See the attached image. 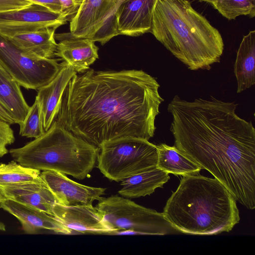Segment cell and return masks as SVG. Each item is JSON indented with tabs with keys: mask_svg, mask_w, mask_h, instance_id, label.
Here are the masks:
<instances>
[{
	"mask_svg": "<svg viewBox=\"0 0 255 255\" xmlns=\"http://www.w3.org/2000/svg\"><path fill=\"white\" fill-rule=\"evenodd\" d=\"M61 14L67 21H71L77 12L83 0H59Z\"/></svg>",
	"mask_w": 255,
	"mask_h": 255,
	"instance_id": "cell-27",
	"label": "cell"
},
{
	"mask_svg": "<svg viewBox=\"0 0 255 255\" xmlns=\"http://www.w3.org/2000/svg\"><path fill=\"white\" fill-rule=\"evenodd\" d=\"M0 64L20 86L32 90H38L50 82L61 67L57 59L31 56L1 35Z\"/></svg>",
	"mask_w": 255,
	"mask_h": 255,
	"instance_id": "cell-8",
	"label": "cell"
},
{
	"mask_svg": "<svg viewBox=\"0 0 255 255\" xmlns=\"http://www.w3.org/2000/svg\"><path fill=\"white\" fill-rule=\"evenodd\" d=\"M237 81V93L251 88L255 84V30L245 35L237 51L234 64Z\"/></svg>",
	"mask_w": 255,
	"mask_h": 255,
	"instance_id": "cell-19",
	"label": "cell"
},
{
	"mask_svg": "<svg viewBox=\"0 0 255 255\" xmlns=\"http://www.w3.org/2000/svg\"><path fill=\"white\" fill-rule=\"evenodd\" d=\"M158 157L156 167L167 173L185 176L198 174L202 168L180 151L174 145H156Z\"/></svg>",
	"mask_w": 255,
	"mask_h": 255,
	"instance_id": "cell-22",
	"label": "cell"
},
{
	"mask_svg": "<svg viewBox=\"0 0 255 255\" xmlns=\"http://www.w3.org/2000/svg\"><path fill=\"white\" fill-rule=\"evenodd\" d=\"M156 145L147 140L127 137L103 143L97 156L98 167L110 180L122 181L156 167Z\"/></svg>",
	"mask_w": 255,
	"mask_h": 255,
	"instance_id": "cell-7",
	"label": "cell"
},
{
	"mask_svg": "<svg viewBox=\"0 0 255 255\" xmlns=\"http://www.w3.org/2000/svg\"><path fill=\"white\" fill-rule=\"evenodd\" d=\"M66 22L61 13L32 3L21 9L0 12V35L9 38L47 28L56 29Z\"/></svg>",
	"mask_w": 255,
	"mask_h": 255,
	"instance_id": "cell-10",
	"label": "cell"
},
{
	"mask_svg": "<svg viewBox=\"0 0 255 255\" xmlns=\"http://www.w3.org/2000/svg\"><path fill=\"white\" fill-rule=\"evenodd\" d=\"M114 9V0H83L70 21V37L89 38L105 44L119 35Z\"/></svg>",
	"mask_w": 255,
	"mask_h": 255,
	"instance_id": "cell-9",
	"label": "cell"
},
{
	"mask_svg": "<svg viewBox=\"0 0 255 255\" xmlns=\"http://www.w3.org/2000/svg\"><path fill=\"white\" fill-rule=\"evenodd\" d=\"M98 49L91 39L70 37L60 40L54 55L82 73L98 58Z\"/></svg>",
	"mask_w": 255,
	"mask_h": 255,
	"instance_id": "cell-17",
	"label": "cell"
},
{
	"mask_svg": "<svg viewBox=\"0 0 255 255\" xmlns=\"http://www.w3.org/2000/svg\"><path fill=\"white\" fill-rule=\"evenodd\" d=\"M95 207L114 234L123 232L159 236L181 234L166 220L163 213L118 195L101 197Z\"/></svg>",
	"mask_w": 255,
	"mask_h": 255,
	"instance_id": "cell-6",
	"label": "cell"
},
{
	"mask_svg": "<svg viewBox=\"0 0 255 255\" xmlns=\"http://www.w3.org/2000/svg\"><path fill=\"white\" fill-rule=\"evenodd\" d=\"M213 6L228 20L241 15L255 16V0H219Z\"/></svg>",
	"mask_w": 255,
	"mask_h": 255,
	"instance_id": "cell-24",
	"label": "cell"
},
{
	"mask_svg": "<svg viewBox=\"0 0 255 255\" xmlns=\"http://www.w3.org/2000/svg\"><path fill=\"white\" fill-rule=\"evenodd\" d=\"M150 32L191 70H210L223 53L219 31L188 0H158Z\"/></svg>",
	"mask_w": 255,
	"mask_h": 255,
	"instance_id": "cell-3",
	"label": "cell"
},
{
	"mask_svg": "<svg viewBox=\"0 0 255 255\" xmlns=\"http://www.w3.org/2000/svg\"><path fill=\"white\" fill-rule=\"evenodd\" d=\"M169 178L168 173L156 167L122 180V188L118 193L123 197L130 198L149 195L156 189L162 188Z\"/></svg>",
	"mask_w": 255,
	"mask_h": 255,
	"instance_id": "cell-20",
	"label": "cell"
},
{
	"mask_svg": "<svg viewBox=\"0 0 255 255\" xmlns=\"http://www.w3.org/2000/svg\"><path fill=\"white\" fill-rule=\"evenodd\" d=\"M0 104L7 110L15 124L20 125L30 107L19 85L6 73L0 70Z\"/></svg>",
	"mask_w": 255,
	"mask_h": 255,
	"instance_id": "cell-21",
	"label": "cell"
},
{
	"mask_svg": "<svg viewBox=\"0 0 255 255\" xmlns=\"http://www.w3.org/2000/svg\"><path fill=\"white\" fill-rule=\"evenodd\" d=\"M158 0H126L115 13L119 35L137 36L150 32L153 11Z\"/></svg>",
	"mask_w": 255,
	"mask_h": 255,
	"instance_id": "cell-13",
	"label": "cell"
},
{
	"mask_svg": "<svg viewBox=\"0 0 255 255\" xmlns=\"http://www.w3.org/2000/svg\"><path fill=\"white\" fill-rule=\"evenodd\" d=\"M0 207L18 219L26 234H33L45 229L58 234H72L71 231L53 215L38 209L7 198L0 203Z\"/></svg>",
	"mask_w": 255,
	"mask_h": 255,
	"instance_id": "cell-16",
	"label": "cell"
},
{
	"mask_svg": "<svg viewBox=\"0 0 255 255\" xmlns=\"http://www.w3.org/2000/svg\"><path fill=\"white\" fill-rule=\"evenodd\" d=\"M0 231H5V225L1 222L0 221Z\"/></svg>",
	"mask_w": 255,
	"mask_h": 255,
	"instance_id": "cell-32",
	"label": "cell"
},
{
	"mask_svg": "<svg viewBox=\"0 0 255 255\" xmlns=\"http://www.w3.org/2000/svg\"><path fill=\"white\" fill-rule=\"evenodd\" d=\"M32 3L25 0H0V12L21 9Z\"/></svg>",
	"mask_w": 255,
	"mask_h": 255,
	"instance_id": "cell-28",
	"label": "cell"
},
{
	"mask_svg": "<svg viewBox=\"0 0 255 255\" xmlns=\"http://www.w3.org/2000/svg\"><path fill=\"white\" fill-rule=\"evenodd\" d=\"M40 176L48 186L58 204L65 205L92 206L105 194L106 189L78 183L68 178L65 174L45 170Z\"/></svg>",
	"mask_w": 255,
	"mask_h": 255,
	"instance_id": "cell-11",
	"label": "cell"
},
{
	"mask_svg": "<svg viewBox=\"0 0 255 255\" xmlns=\"http://www.w3.org/2000/svg\"><path fill=\"white\" fill-rule=\"evenodd\" d=\"M0 121L5 122L9 125L15 124L14 121L7 110L0 104Z\"/></svg>",
	"mask_w": 255,
	"mask_h": 255,
	"instance_id": "cell-30",
	"label": "cell"
},
{
	"mask_svg": "<svg viewBox=\"0 0 255 255\" xmlns=\"http://www.w3.org/2000/svg\"><path fill=\"white\" fill-rule=\"evenodd\" d=\"M19 126V134L28 138H36L45 132L43 128L41 108L36 99Z\"/></svg>",
	"mask_w": 255,
	"mask_h": 255,
	"instance_id": "cell-25",
	"label": "cell"
},
{
	"mask_svg": "<svg viewBox=\"0 0 255 255\" xmlns=\"http://www.w3.org/2000/svg\"><path fill=\"white\" fill-rule=\"evenodd\" d=\"M41 5L57 13H61V6L59 0H25Z\"/></svg>",
	"mask_w": 255,
	"mask_h": 255,
	"instance_id": "cell-29",
	"label": "cell"
},
{
	"mask_svg": "<svg viewBox=\"0 0 255 255\" xmlns=\"http://www.w3.org/2000/svg\"><path fill=\"white\" fill-rule=\"evenodd\" d=\"M125 0H116V1L118 5H120L122 2H123Z\"/></svg>",
	"mask_w": 255,
	"mask_h": 255,
	"instance_id": "cell-34",
	"label": "cell"
},
{
	"mask_svg": "<svg viewBox=\"0 0 255 255\" xmlns=\"http://www.w3.org/2000/svg\"><path fill=\"white\" fill-rule=\"evenodd\" d=\"M159 87L154 77L141 70L89 69L70 80L55 120L99 148L123 138L148 140L164 101Z\"/></svg>",
	"mask_w": 255,
	"mask_h": 255,
	"instance_id": "cell-1",
	"label": "cell"
},
{
	"mask_svg": "<svg viewBox=\"0 0 255 255\" xmlns=\"http://www.w3.org/2000/svg\"><path fill=\"white\" fill-rule=\"evenodd\" d=\"M77 73L71 66L63 61L55 77L38 89L35 99L41 108L43 128L45 131L50 128L56 118L65 89L70 80Z\"/></svg>",
	"mask_w": 255,
	"mask_h": 255,
	"instance_id": "cell-14",
	"label": "cell"
},
{
	"mask_svg": "<svg viewBox=\"0 0 255 255\" xmlns=\"http://www.w3.org/2000/svg\"><path fill=\"white\" fill-rule=\"evenodd\" d=\"M99 148L76 136L54 121L41 136L10 149L14 161L26 167L52 170L78 179L87 177L97 161Z\"/></svg>",
	"mask_w": 255,
	"mask_h": 255,
	"instance_id": "cell-5",
	"label": "cell"
},
{
	"mask_svg": "<svg viewBox=\"0 0 255 255\" xmlns=\"http://www.w3.org/2000/svg\"><path fill=\"white\" fill-rule=\"evenodd\" d=\"M53 216L72 234H114L93 205L65 206L57 203L53 208Z\"/></svg>",
	"mask_w": 255,
	"mask_h": 255,
	"instance_id": "cell-12",
	"label": "cell"
},
{
	"mask_svg": "<svg viewBox=\"0 0 255 255\" xmlns=\"http://www.w3.org/2000/svg\"><path fill=\"white\" fill-rule=\"evenodd\" d=\"M200 1H204L210 3L212 6L214 5L219 0H197Z\"/></svg>",
	"mask_w": 255,
	"mask_h": 255,
	"instance_id": "cell-31",
	"label": "cell"
},
{
	"mask_svg": "<svg viewBox=\"0 0 255 255\" xmlns=\"http://www.w3.org/2000/svg\"><path fill=\"white\" fill-rule=\"evenodd\" d=\"M40 171L26 167L15 161L0 164V186L33 181L38 177Z\"/></svg>",
	"mask_w": 255,
	"mask_h": 255,
	"instance_id": "cell-23",
	"label": "cell"
},
{
	"mask_svg": "<svg viewBox=\"0 0 255 255\" xmlns=\"http://www.w3.org/2000/svg\"><path fill=\"white\" fill-rule=\"evenodd\" d=\"M0 71H3V72H4L6 73V72L4 71V70L2 68V67H1V66L0 65Z\"/></svg>",
	"mask_w": 255,
	"mask_h": 255,
	"instance_id": "cell-35",
	"label": "cell"
},
{
	"mask_svg": "<svg viewBox=\"0 0 255 255\" xmlns=\"http://www.w3.org/2000/svg\"><path fill=\"white\" fill-rule=\"evenodd\" d=\"M55 30L47 28L17 34L7 38L17 47L31 56L51 59L55 56L57 45L55 39Z\"/></svg>",
	"mask_w": 255,
	"mask_h": 255,
	"instance_id": "cell-18",
	"label": "cell"
},
{
	"mask_svg": "<svg viewBox=\"0 0 255 255\" xmlns=\"http://www.w3.org/2000/svg\"><path fill=\"white\" fill-rule=\"evenodd\" d=\"M14 140L13 131L10 125L0 121V157L8 153L6 146L13 143Z\"/></svg>",
	"mask_w": 255,
	"mask_h": 255,
	"instance_id": "cell-26",
	"label": "cell"
},
{
	"mask_svg": "<svg viewBox=\"0 0 255 255\" xmlns=\"http://www.w3.org/2000/svg\"><path fill=\"white\" fill-rule=\"evenodd\" d=\"M236 200L216 178L183 176L162 212L181 233L215 235L229 232L240 220Z\"/></svg>",
	"mask_w": 255,
	"mask_h": 255,
	"instance_id": "cell-4",
	"label": "cell"
},
{
	"mask_svg": "<svg viewBox=\"0 0 255 255\" xmlns=\"http://www.w3.org/2000/svg\"><path fill=\"white\" fill-rule=\"evenodd\" d=\"M5 199L1 193L0 192V203Z\"/></svg>",
	"mask_w": 255,
	"mask_h": 255,
	"instance_id": "cell-33",
	"label": "cell"
},
{
	"mask_svg": "<svg viewBox=\"0 0 255 255\" xmlns=\"http://www.w3.org/2000/svg\"><path fill=\"white\" fill-rule=\"evenodd\" d=\"M238 104L212 96L167 106L174 146L222 183L236 201L255 208V129L236 113Z\"/></svg>",
	"mask_w": 255,
	"mask_h": 255,
	"instance_id": "cell-2",
	"label": "cell"
},
{
	"mask_svg": "<svg viewBox=\"0 0 255 255\" xmlns=\"http://www.w3.org/2000/svg\"><path fill=\"white\" fill-rule=\"evenodd\" d=\"M5 198L32 207L53 215V208L58 201L39 175L33 181L0 186Z\"/></svg>",
	"mask_w": 255,
	"mask_h": 255,
	"instance_id": "cell-15",
	"label": "cell"
}]
</instances>
